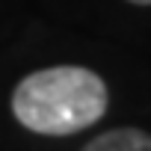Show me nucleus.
Returning <instances> with one entry per match:
<instances>
[{"instance_id": "obj_1", "label": "nucleus", "mask_w": 151, "mask_h": 151, "mask_svg": "<svg viewBox=\"0 0 151 151\" xmlns=\"http://www.w3.org/2000/svg\"><path fill=\"white\" fill-rule=\"evenodd\" d=\"M107 86L83 65H53L33 71L12 92L15 119L45 136H68L95 124L107 113Z\"/></svg>"}, {"instance_id": "obj_2", "label": "nucleus", "mask_w": 151, "mask_h": 151, "mask_svg": "<svg viewBox=\"0 0 151 151\" xmlns=\"http://www.w3.org/2000/svg\"><path fill=\"white\" fill-rule=\"evenodd\" d=\"M83 151H151V133L139 127H116L89 139Z\"/></svg>"}, {"instance_id": "obj_3", "label": "nucleus", "mask_w": 151, "mask_h": 151, "mask_svg": "<svg viewBox=\"0 0 151 151\" xmlns=\"http://www.w3.org/2000/svg\"><path fill=\"white\" fill-rule=\"evenodd\" d=\"M130 3H136V6H151V0H130Z\"/></svg>"}]
</instances>
